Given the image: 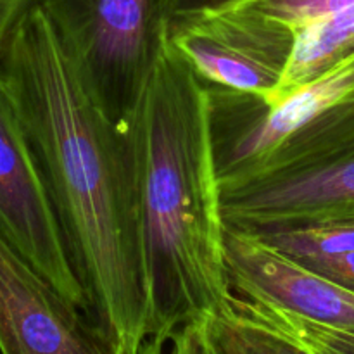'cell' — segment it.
<instances>
[{"mask_svg":"<svg viewBox=\"0 0 354 354\" xmlns=\"http://www.w3.org/2000/svg\"><path fill=\"white\" fill-rule=\"evenodd\" d=\"M308 268L322 273L327 279L334 280L339 286L346 287L354 292V252H346L339 256H327V258H315L301 261Z\"/></svg>","mask_w":354,"mask_h":354,"instance_id":"obj_14","label":"cell"},{"mask_svg":"<svg viewBox=\"0 0 354 354\" xmlns=\"http://www.w3.org/2000/svg\"><path fill=\"white\" fill-rule=\"evenodd\" d=\"M0 234L55 289L95 315L88 294L73 266L57 214L2 71Z\"/></svg>","mask_w":354,"mask_h":354,"instance_id":"obj_5","label":"cell"},{"mask_svg":"<svg viewBox=\"0 0 354 354\" xmlns=\"http://www.w3.org/2000/svg\"><path fill=\"white\" fill-rule=\"evenodd\" d=\"M230 310L263 328L275 332L313 354H354V330L317 324L263 301L232 297Z\"/></svg>","mask_w":354,"mask_h":354,"instance_id":"obj_11","label":"cell"},{"mask_svg":"<svg viewBox=\"0 0 354 354\" xmlns=\"http://www.w3.org/2000/svg\"><path fill=\"white\" fill-rule=\"evenodd\" d=\"M0 354H124L116 335L0 234Z\"/></svg>","mask_w":354,"mask_h":354,"instance_id":"obj_6","label":"cell"},{"mask_svg":"<svg viewBox=\"0 0 354 354\" xmlns=\"http://www.w3.org/2000/svg\"><path fill=\"white\" fill-rule=\"evenodd\" d=\"M209 90L223 194L296 178L354 156V52L273 106Z\"/></svg>","mask_w":354,"mask_h":354,"instance_id":"obj_3","label":"cell"},{"mask_svg":"<svg viewBox=\"0 0 354 354\" xmlns=\"http://www.w3.org/2000/svg\"><path fill=\"white\" fill-rule=\"evenodd\" d=\"M107 113L123 124L159 48L171 0H37Z\"/></svg>","mask_w":354,"mask_h":354,"instance_id":"obj_4","label":"cell"},{"mask_svg":"<svg viewBox=\"0 0 354 354\" xmlns=\"http://www.w3.org/2000/svg\"><path fill=\"white\" fill-rule=\"evenodd\" d=\"M168 341L169 339L162 334L149 335V337L142 342L137 354H168Z\"/></svg>","mask_w":354,"mask_h":354,"instance_id":"obj_17","label":"cell"},{"mask_svg":"<svg viewBox=\"0 0 354 354\" xmlns=\"http://www.w3.org/2000/svg\"><path fill=\"white\" fill-rule=\"evenodd\" d=\"M225 258L235 296L354 330V292L277 249L258 232L227 225Z\"/></svg>","mask_w":354,"mask_h":354,"instance_id":"obj_7","label":"cell"},{"mask_svg":"<svg viewBox=\"0 0 354 354\" xmlns=\"http://www.w3.org/2000/svg\"><path fill=\"white\" fill-rule=\"evenodd\" d=\"M207 14L286 64L297 31V55L313 71L354 52V0H244Z\"/></svg>","mask_w":354,"mask_h":354,"instance_id":"obj_8","label":"cell"},{"mask_svg":"<svg viewBox=\"0 0 354 354\" xmlns=\"http://www.w3.org/2000/svg\"><path fill=\"white\" fill-rule=\"evenodd\" d=\"M133 151L152 335L230 306L227 221L206 82L166 38L124 121Z\"/></svg>","mask_w":354,"mask_h":354,"instance_id":"obj_2","label":"cell"},{"mask_svg":"<svg viewBox=\"0 0 354 354\" xmlns=\"http://www.w3.org/2000/svg\"><path fill=\"white\" fill-rule=\"evenodd\" d=\"M0 71L16 102L73 266L124 354L152 335L133 151L40 3L10 35Z\"/></svg>","mask_w":354,"mask_h":354,"instance_id":"obj_1","label":"cell"},{"mask_svg":"<svg viewBox=\"0 0 354 354\" xmlns=\"http://www.w3.org/2000/svg\"><path fill=\"white\" fill-rule=\"evenodd\" d=\"M241 2H244V0H171V9H169L171 23L173 21L185 19V17L228 9V7L237 6Z\"/></svg>","mask_w":354,"mask_h":354,"instance_id":"obj_15","label":"cell"},{"mask_svg":"<svg viewBox=\"0 0 354 354\" xmlns=\"http://www.w3.org/2000/svg\"><path fill=\"white\" fill-rule=\"evenodd\" d=\"M342 207L354 209V156L296 178L223 194L228 227L251 232L310 223Z\"/></svg>","mask_w":354,"mask_h":354,"instance_id":"obj_9","label":"cell"},{"mask_svg":"<svg viewBox=\"0 0 354 354\" xmlns=\"http://www.w3.org/2000/svg\"><path fill=\"white\" fill-rule=\"evenodd\" d=\"M37 0H0V55L21 17Z\"/></svg>","mask_w":354,"mask_h":354,"instance_id":"obj_16","label":"cell"},{"mask_svg":"<svg viewBox=\"0 0 354 354\" xmlns=\"http://www.w3.org/2000/svg\"><path fill=\"white\" fill-rule=\"evenodd\" d=\"M168 354H214L204 318L182 325L168 341Z\"/></svg>","mask_w":354,"mask_h":354,"instance_id":"obj_13","label":"cell"},{"mask_svg":"<svg viewBox=\"0 0 354 354\" xmlns=\"http://www.w3.org/2000/svg\"><path fill=\"white\" fill-rule=\"evenodd\" d=\"M214 354H313L230 310L204 317Z\"/></svg>","mask_w":354,"mask_h":354,"instance_id":"obj_12","label":"cell"},{"mask_svg":"<svg viewBox=\"0 0 354 354\" xmlns=\"http://www.w3.org/2000/svg\"><path fill=\"white\" fill-rule=\"evenodd\" d=\"M168 44L203 82L273 104L286 64L263 54L214 17L194 16L169 24Z\"/></svg>","mask_w":354,"mask_h":354,"instance_id":"obj_10","label":"cell"}]
</instances>
